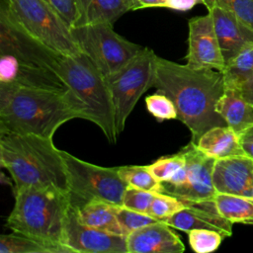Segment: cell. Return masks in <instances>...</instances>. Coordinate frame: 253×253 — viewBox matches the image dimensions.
<instances>
[{"mask_svg":"<svg viewBox=\"0 0 253 253\" xmlns=\"http://www.w3.org/2000/svg\"><path fill=\"white\" fill-rule=\"evenodd\" d=\"M153 87L174 102L178 120L190 130L194 144L210 128L227 126L215 109L225 87L221 71L192 68L157 56Z\"/></svg>","mask_w":253,"mask_h":253,"instance_id":"1","label":"cell"},{"mask_svg":"<svg viewBox=\"0 0 253 253\" xmlns=\"http://www.w3.org/2000/svg\"><path fill=\"white\" fill-rule=\"evenodd\" d=\"M73 119L89 121V114L69 89L0 84V133L52 138L61 125Z\"/></svg>","mask_w":253,"mask_h":253,"instance_id":"2","label":"cell"},{"mask_svg":"<svg viewBox=\"0 0 253 253\" xmlns=\"http://www.w3.org/2000/svg\"><path fill=\"white\" fill-rule=\"evenodd\" d=\"M0 164L14 183V192L27 187H51L68 193L65 161L52 138L0 133Z\"/></svg>","mask_w":253,"mask_h":253,"instance_id":"3","label":"cell"},{"mask_svg":"<svg viewBox=\"0 0 253 253\" xmlns=\"http://www.w3.org/2000/svg\"><path fill=\"white\" fill-rule=\"evenodd\" d=\"M6 226L47 245L51 253H68L63 245L70 209L68 193L51 187H27L14 192Z\"/></svg>","mask_w":253,"mask_h":253,"instance_id":"4","label":"cell"},{"mask_svg":"<svg viewBox=\"0 0 253 253\" xmlns=\"http://www.w3.org/2000/svg\"><path fill=\"white\" fill-rule=\"evenodd\" d=\"M55 71L66 87L87 107L89 121L100 127L110 143H115L119 135L106 76L82 51L74 55L60 54Z\"/></svg>","mask_w":253,"mask_h":253,"instance_id":"5","label":"cell"},{"mask_svg":"<svg viewBox=\"0 0 253 253\" xmlns=\"http://www.w3.org/2000/svg\"><path fill=\"white\" fill-rule=\"evenodd\" d=\"M5 1L1 11L33 39L59 54L81 52L71 28L43 0Z\"/></svg>","mask_w":253,"mask_h":253,"instance_id":"6","label":"cell"},{"mask_svg":"<svg viewBox=\"0 0 253 253\" xmlns=\"http://www.w3.org/2000/svg\"><path fill=\"white\" fill-rule=\"evenodd\" d=\"M65 161L70 207L78 210L86 203L99 200L122 206L127 185L122 179L119 168L104 167L81 160L61 150Z\"/></svg>","mask_w":253,"mask_h":253,"instance_id":"7","label":"cell"},{"mask_svg":"<svg viewBox=\"0 0 253 253\" xmlns=\"http://www.w3.org/2000/svg\"><path fill=\"white\" fill-rule=\"evenodd\" d=\"M157 56L152 49L143 47L126 65L106 76L115 108L118 135L125 129L126 120L142 94L153 87Z\"/></svg>","mask_w":253,"mask_h":253,"instance_id":"8","label":"cell"},{"mask_svg":"<svg viewBox=\"0 0 253 253\" xmlns=\"http://www.w3.org/2000/svg\"><path fill=\"white\" fill-rule=\"evenodd\" d=\"M82 52L108 76L133 58L143 47L117 34L111 24H91L71 28Z\"/></svg>","mask_w":253,"mask_h":253,"instance_id":"9","label":"cell"},{"mask_svg":"<svg viewBox=\"0 0 253 253\" xmlns=\"http://www.w3.org/2000/svg\"><path fill=\"white\" fill-rule=\"evenodd\" d=\"M126 237L83 224L70 207L63 235L68 253H127Z\"/></svg>","mask_w":253,"mask_h":253,"instance_id":"10","label":"cell"},{"mask_svg":"<svg viewBox=\"0 0 253 253\" xmlns=\"http://www.w3.org/2000/svg\"><path fill=\"white\" fill-rule=\"evenodd\" d=\"M181 151L186 158V182L181 187L165 193L183 201H212L216 194L212 180L215 159L205 154L191 141L181 148Z\"/></svg>","mask_w":253,"mask_h":253,"instance_id":"11","label":"cell"},{"mask_svg":"<svg viewBox=\"0 0 253 253\" xmlns=\"http://www.w3.org/2000/svg\"><path fill=\"white\" fill-rule=\"evenodd\" d=\"M187 65L192 68H211L223 71L225 62L210 13L192 18L188 23Z\"/></svg>","mask_w":253,"mask_h":253,"instance_id":"12","label":"cell"},{"mask_svg":"<svg viewBox=\"0 0 253 253\" xmlns=\"http://www.w3.org/2000/svg\"><path fill=\"white\" fill-rule=\"evenodd\" d=\"M0 84L28 88L68 89L53 70L0 53Z\"/></svg>","mask_w":253,"mask_h":253,"instance_id":"13","label":"cell"},{"mask_svg":"<svg viewBox=\"0 0 253 253\" xmlns=\"http://www.w3.org/2000/svg\"><path fill=\"white\" fill-rule=\"evenodd\" d=\"M225 65L244 49L253 46V29L243 24L231 11L213 6L208 9Z\"/></svg>","mask_w":253,"mask_h":253,"instance_id":"14","label":"cell"},{"mask_svg":"<svg viewBox=\"0 0 253 253\" xmlns=\"http://www.w3.org/2000/svg\"><path fill=\"white\" fill-rule=\"evenodd\" d=\"M183 202L186 207L164 220L171 227L185 232L197 228H206L218 231L223 237L231 236L233 223L218 212L213 200Z\"/></svg>","mask_w":253,"mask_h":253,"instance_id":"15","label":"cell"},{"mask_svg":"<svg viewBox=\"0 0 253 253\" xmlns=\"http://www.w3.org/2000/svg\"><path fill=\"white\" fill-rule=\"evenodd\" d=\"M163 220L147 224L126 237L127 253H182L185 245L180 236Z\"/></svg>","mask_w":253,"mask_h":253,"instance_id":"16","label":"cell"},{"mask_svg":"<svg viewBox=\"0 0 253 253\" xmlns=\"http://www.w3.org/2000/svg\"><path fill=\"white\" fill-rule=\"evenodd\" d=\"M212 180L217 193L249 197L253 185V159L246 154L215 159Z\"/></svg>","mask_w":253,"mask_h":253,"instance_id":"17","label":"cell"},{"mask_svg":"<svg viewBox=\"0 0 253 253\" xmlns=\"http://www.w3.org/2000/svg\"><path fill=\"white\" fill-rule=\"evenodd\" d=\"M77 19L75 25H113L126 12L133 10V0H76Z\"/></svg>","mask_w":253,"mask_h":253,"instance_id":"18","label":"cell"},{"mask_svg":"<svg viewBox=\"0 0 253 253\" xmlns=\"http://www.w3.org/2000/svg\"><path fill=\"white\" fill-rule=\"evenodd\" d=\"M215 109L226 125L238 134L253 125V109L242 96L238 86L225 84Z\"/></svg>","mask_w":253,"mask_h":253,"instance_id":"19","label":"cell"},{"mask_svg":"<svg viewBox=\"0 0 253 253\" xmlns=\"http://www.w3.org/2000/svg\"><path fill=\"white\" fill-rule=\"evenodd\" d=\"M196 145L205 154L214 159L245 154L239 134L228 126L210 128L200 137Z\"/></svg>","mask_w":253,"mask_h":253,"instance_id":"20","label":"cell"},{"mask_svg":"<svg viewBox=\"0 0 253 253\" xmlns=\"http://www.w3.org/2000/svg\"><path fill=\"white\" fill-rule=\"evenodd\" d=\"M118 207L105 201L93 200L78 210H74L76 211L78 219L83 224L111 233L125 235L117 218Z\"/></svg>","mask_w":253,"mask_h":253,"instance_id":"21","label":"cell"},{"mask_svg":"<svg viewBox=\"0 0 253 253\" xmlns=\"http://www.w3.org/2000/svg\"><path fill=\"white\" fill-rule=\"evenodd\" d=\"M213 201L218 212L231 223L253 225V198L216 192Z\"/></svg>","mask_w":253,"mask_h":253,"instance_id":"22","label":"cell"},{"mask_svg":"<svg viewBox=\"0 0 253 253\" xmlns=\"http://www.w3.org/2000/svg\"><path fill=\"white\" fill-rule=\"evenodd\" d=\"M119 173L128 187L154 193L162 192V183L155 178L148 165L120 166Z\"/></svg>","mask_w":253,"mask_h":253,"instance_id":"23","label":"cell"},{"mask_svg":"<svg viewBox=\"0 0 253 253\" xmlns=\"http://www.w3.org/2000/svg\"><path fill=\"white\" fill-rule=\"evenodd\" d=\"M224 83L239 86L253 76V46L244 49L231 59L222 71Z\"/></svg>","mask_w":253,"mask_h":253,"instance_id":"24","label":"cell"},{"mask_svg":"<svg viewBox=\"0 0 253 253\" xmlns=\"http://www.w3.org/2000/svg\"><path fill=\"white\" fill-rule=\"evenodd\" d=\"M0 253H51L49 247L42 242L13 232L0 236Z\"/></svg>","mask_w":253,"mask_h":253,"instance_id":"25","label":"cell"},{"mask_svg":"<svg viewBox=\"0 0 253 253\" xmlns=\"http://www.w3.org/2000/svg\"><path fill=\"white\" fill-rule=\"evenodd\" d=\"M187 233L189 244L197 253H211L217 250L224 238L218 231L206 228L192 229Z\"/></svg>","mask_w":253,"mask_h":253,"instance_id":"26","label":"cell"},{"mask_svg":"<svg viewBox=\"0 0 253 253\" xmlns=\"http://www.w3.org/2000/svg\"><path fill=\"white\" fill-rule=\"evenodd\" d=\"M146 109L157 121L178 120V112L174 102L164 93L157 91L145 98Z\"/></svg>","mask_w":253,"mask_h":253,"instance_id":"27","label":"cell"},{"mask_svg":"<svg viewBox=\"0 0 253 253\" xmlns=\"http://www.w3.org/2000/svg\"><path fill=\"white\" fill-rule=\"evenodd\" d=\"M186 207L184 202L177 197L166 193H156L150 206L148 214L158 220H165Z\"/></svg>","mask_w":253,"mask_h":253,"instance_id":"28","label":"cell"},{"mask_svg":"<svg viewBox=\"0 0 253 253\" xmlns=\"http://www.w3.org/2000/svg\"><path fill=\"white\" fill-rule=\"evenodd\" d=\"M185 164H186L185 155L180 150L176 154L158 158L152 164L148 165V167L152 172V174L155 176V178L162 183V182L168 181Z\"/></svg>","mask_w":253,"mask_h":253,"instance_id":"29","label":"cell"},{"mask_svg":"<svg viewBox=\"0 0 253 253\" xmlns=\"http://www.w3.org/2000/svg\"><path fill=\"white\" fill-rule=\"evenodd\" d=\"M117 218L126 236L135 229L158 221L148 213L136 211L123 206H119L117 209Z\"/></svg>","mask_w":253,"mask_h":253,"instance_id":"30","label":"cell"},{"mask_svg":"<svg viewBox=\"0 0 253 253\" xmlns=\"http://www.w3.org/2000/svg\"><path fill=\"white\" fill-rule=\"evenodd\" d=\"M155 194L154 192L127 186L124 194L122 206L136 211L148 213Z\"/></svg>","mask_w":253,"mask_h":253,"instance_id":"31","label":"cell"},{"mask_svg":"<svg viewBox=\"0 0 253 253\" xmlns=\"http://www.w3.org/2000/svg\"><path fill=\"white\" fill-rule=\"evenodd\" d=\"M72 28L77 19L76 0H43Z\"/></svg>","mask_w":253,"mask_h":253,"instance_id":"32","label":"cell"},{"mask_svg":"<svg viewBox=\"0 0 253 253\" xmlns=\"http://www.w3.org/2000/svg\"><path fill=\"white\" fill-rule=\"evenodd\" d=\"M243 24L253 29V0H233L227 9Z\"/></svg>","mask_w":253,"mask_h":253,"instance_id":"33","label":"cell"},{"mask_svg":"<svg viewBox=\"0 0 253 253\" xmlns=\"http://www.w3.org/2000/svg\"><path fill=\"white\" fill-rule=\"evenodd\" d=\"M199 3L203 4V0H166L164 8L185 12Z\"/></svg>","mask_w":253,"mask_h":253,"instance_id":"34","label":"cell"},{"mask_svg":"<svg viewBox=\"0 0 253 253\" xmlns=\"http://www.w3.org/2000/svg\"><path fill=\"white\" fill-rule=\"evenodd\" d=\"M241 146L247 156L253 159V125L239 134Z\"/></svg>","mask_w":253,"mask_h":253,"instance_id":"35","label":"cell"},{"mask_svg":"<svg viewBox=\"0 0 253 253\" xmlns=\"http://www.w3.org/2000/svg\"><path fill=\"white\" fill-rule=\"evenodd\" d=\"M238 87L241 91L242 96L245 98V100L249 103V105L253 109V76L245 80Z\"/></svg>","mask_w":253,"mask_h":253,"instance_id":"36","label":"cell"},{"mask_svg":"<svg viewBox=\"0 0 253 253\" xmlns=\"http://www.w3.org/2000/svg\"><path fill=\"white\" fill-rule=\"evenodd\" d=\"M166 0H133V10L153 8V7H164Z\"/></svg>","mask_w":253,"mask_h":253,"instance_id":"37","label":"cell"},{"mask_svg":"<svg viewBox=\"0 0 253 253\" xmlns=\"http://www.w3.org/2000/svg\"><path fill=\"white\" fill-rule=\"evenodd\" d=\"M233 0H203V4L209 9L213 6L228 9Z\"/></svg>","mask_w":253,"mask_h":253,"instance_id":"38","label":"cell"},{"mask_svg":"<svg viewBox=\"0 0 253 253\" xmlns=\"http://www.w3.org/2000/svg\"><path fill=\"white\" fill-rule=\"evenodd\" d=\"M249 197L253 198V185H252V188H251V191H250V195H249Z\"/></svg>","mask_w":253,"mask_h":253,"instance_id":"39","label":"cell"}]
</instances>
